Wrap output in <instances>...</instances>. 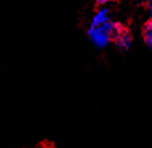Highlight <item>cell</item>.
Returning <instances> with one entry per match:
<instances>
[{"label": "cell", "mask_w": 152, "mask_h": 148, "mask_svg": "<svg viewBox=\"0 0 152 148\" xmlns=\"http://www.w3.org/2000/svg\"><path fill=\"white\" fill-rule=\"evenodd\" d=\"M40 148H52V147H48V146H42V147H40Z\"/></svg>", "instance_id": "obj_6"}, {"label": "cell", "mask_w": 152, "mask_h": 148, "mask_svg": "<svg viewBox=\"0 0 152 148\" xmlns=\"http://www.w3.org/2000/svg\"><path fill=\"white\" fill-rule=\"evenodd\" d=\"M113 41L115 46L119 49V50L122 52H127L131 49V46H132V34H131V32L127 29V28L122 27L121 29L116 32V34L113 37Z\"/></svg>", "instance_id": "obj_2"}, {"label": "cell", "mask_w": 152, "mask_h": 148, "mask_svg": "<svg viewBox=\"0 0 152 148\" xmlns=\"http://www.w3.org/2000/svg\"><path fill=\"white\" fill-rule=\"evenodd\" d=\"M109 20H110V9L106 7H99L98 11L94 13V16L91 17L90 27H98V25L107 23Z\"/></svg>", "instance_id": "obj_3"}, {"label": "cell", "mask_w": 152, "mask_h": 148, "mask_svg": "<svg viewBox=\"0 0 152 148\" xmlns=\"http://www.w3.org/2000/svg\"><path fill=\"white\" fill-rule=\"evenodd\" d=\"M113 1V0H95V4L98 5V7H103V5H106L107 3Z\"/></svg>", "instance_id": "obj_5"}, {"label": "cell", "mask_w": 152, "mask_h": 148, "mask_svg": "<svg viewBox=\"0 0 152 148\" xmlns=\"http://www.w3.org/2000/svg\"><path fill=\"white\" fill-rule=\"evenodd\" d=\"M123 25L121 23L111 21L109 20L107 23L98 27H89L87 29V36H89L91 44L98 49H103L110 44V41H113V37L116 34Z\"/></svg>", "instance_id": "obj_1"}, {"label": "cell", "mask_w": 152, "mask_h": 148, "mask_svg": "<svg viewBox=\"0 0 152 148\" xmlns=\"http://www.w3.org/2000/svg\"><path fill=\"white\" fill-rule=\"evenodd\" d=\"M142 36H143L144 44L150 49H152V17H150V19L144 23L143 29H142Z\"/></svg>", "instance_id": "obj_4"}]
</instances>
